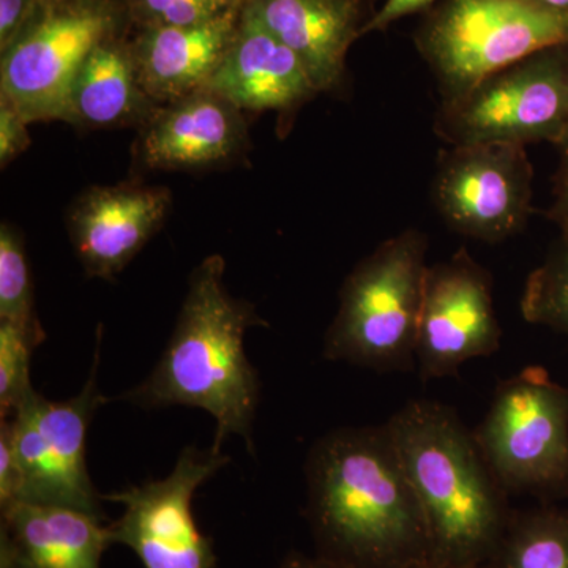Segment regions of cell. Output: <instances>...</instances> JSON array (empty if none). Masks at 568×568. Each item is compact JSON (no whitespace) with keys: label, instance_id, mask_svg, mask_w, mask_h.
I'll return each mask as SVG.
<instances>
[{"label":"cell","instance_id":"16","mask_svg":"<svg viewBox=\"0 0 568 568\" xmlns=\"http://www.w3.org/2000/svg\"><path fill=\"white\" fill-rule=\"evenodd\" d=\"M0 517V568H102L112 545L103 518L78 508L13 503Z\"/></svg>","mask_w":568,"mask_h":568},{"label":"cell","instance_id":"6","mask_svg":"<svg viewBox=\"0 0 568 568\" xmlns=\"http://www.w3.org/2000/svg\"><path fill=\"white\" fill-rule=\"evenodd\" d=\"M414 43L432 70L440 102L555 44L568 43V13L538 0H439Z\"/></svg>","mask_w":568,"mask_h":568},{"label":"cell","instance_id":"30","mask_svg":"<svg viewBox=\"0 0 568 568\" xmlns=\"http://www.w3.org/2000/svg\"><path fill=\"white\" fill-rule=\"evenodd\" d=\"M538 2L552 7V9L564 11V13H568V0H538Z\"/></svg>","mask_w":568,"mask_h":568},{"label":"cell","instance_id":"17","mask_svg":"<svg viewBox=\"0 0 568 568\" xmlns=\"http://www.w3.org/2000/svg\"><path fill=\"white\" fill-rule=\"evenodd\" d=\"M239 110L293 112L316 95L304 63L242 10L237 33L207 88Z\"/></svg>","mask_w":568,"mask_h":568},{"label":"cell","instance_id":"9","mask_svg":"<svg viewBox=\"0 0 568 568\" xmlns=\"http://www.w3.org/2000/svg\"><path fill=\"white\" fill-rule=\"evenodd\" d=\"M130 28L115 0H44L0 52V97L29 122L65 121L74 78L93 48Z\"/></svg>","mask_w":568,"mask_h":568},{"label":"cell","instance_id":"28","mask_svg":"<svg viewBox=\"0 0 568 568\" xmlns=\"http://www.w3.org/2000/svg\"><path fill=\"white\" fill-rule=\"evenodd\" d=\"M439 0H386L381 9H377L373 17L362 29V37L373 32H384L394 22L410 17V14L426 13L436 6Z\"/></svg>","mask_w":568,"mask_h":568},{"label":"cell","instance_id":"1","mask_svg":"<svg viewBox=\"0 0 568 568\" xmlns=\"http://www.w3.org/2000/svg\"><path fill=\"white\" fill-rule=\"evenodd\" d=\"M305 473L306 518L317 555L345 568L432 560L424 514L386 425L321 437Z\"/></svg>","mask_w":568,"mask_h":568},{"label":"cell","instance_id":"25","mask_svg":"<svg viewBox=\"0 0 568 568\" xmlns=\"http://www.w3.org/2000/svg\"><path fill=\"white\" fill-rule=\"evenodd\" d=\"M29 123L31 122L13 103L0 97V163L2 166L13 162L31 145Z\"/></svg>","mask_w":568,"mask_h":568},{"label":"cell","instance_id":"12","mask_svg":"<svg viewBox=\"0 0 568 568\" xmlns=\"http://www.w3.org/2000/svg\"><path fill=\"white\" fill-rule=\"evenodd\" d=\"M503 328L487 268L459 248L450 260L429 265L416 343L422 381L457 376L459 366L500 347Z\"/></svg>","mask_w":568,"mask_h":568},{"label":"cell","instance_id":"3","mask_svg":"<svg viewBox=\"0 0 568 568\" xmlns=\"http://www.w3.org/2000/svg\"><path fill=\"white\" fill-rule=\"evenodd\" d=\"M386 426L424 514L432 562L484 568L514 511L474 432L428 399L407 403Z\"/></svg>","mask_w":568,"mask_h":568},{"label":"cell","instance_id":"21","mask_svg":"<svg viewBox=\"0 0 568 568\" xmlns=\"http://www.w3.org/2000/svg\"><path fill=\"white\" fill-rule=\"evenodd\" d=\"M519 308L528 323L568 336V234H560L544 263L530 272Z\"/></svg>","mask_w":568,"mask_h":568},{"label":"cell","instance_id":"2","mask_svg":"<svg viewBox=\"0 0 568 568\" xmlns=\"http://www.w3.org/2000/svg\"><path fill=\"white\" fill-rule=\"evenodd\" d=\"M224 267L223 257L213 254L194 268L159 364L121 399L144 409L200 407L216 422L213 450L222 452L233 435L244 437L252 450L261 381L246 357L244 339L250 327L267 324L253 305L227 293Z\"/></svg>","mask_w":568,"mask_h":568},{"label":"cell","instance_id":"26","mask_svg":"<svg viewBox=\"0 0 568 568\" xmlns=\"http://www.w3.org/2000/svg\"><path fill=\"white\" fill-rule=\"evenodd\" d=\"M44 0H0V52L9 50L29 22L39 13Z\"/></svg>","mask_w":568,"mask_h":568},{"label":"cell","instance_id":"18","mask_svg":"<svg viewBox=\"0 0 568 568\" xmlns=\"http://www.w3.org/2000/svg\"><path fill=\"white\" fill-rule=\"evenodd\" d=\"M242 10L204 24L136 29L130 48L142 88L153 102L163 106L207 88L233 44Z\"/></svg>","mask_w":568,"mask_h":568},{"label":"cell","instance_id":"7","mask_svg":"<svg viewBox=\"0 0 568 568\" xmlns=\"http://www.w3.org/2000/svg\"><path fill=\"white\" fill-rule=\"evenodd\" d=\"M474 436L507 495H568V387L547 369L528 366L497 384Z\"/></svg>","mask_w":568,"mask_h":568},{"label":"cell","instance_id":"4","mask_svg":"<svg viewBox=\"0 0 568 568\" xmlns=\"http://www.w3.org/2000/svg\"><path fill=\"white\" fill-rule=\"evenodd\" d=\"M428 237L416 227L387 239L355 265L328 327L324 358L376 372L416 366Z\"/></svg>","mask_w":568,"mask_h":568},{"label":"cell","instance_id":"15","mask_svg":"<svg viewBox=\"0 0 568 568\" xmlns=\"http://www.w3.org/2000/svg\"><path fill=\"white\" fill-rule=\"evenodd\" d=\"M241 111L211 89L163 104L144 125L142 162L159 170H197L231 162L246 145Z\"/></svg>","mask_w":568,"mask_h":568},{"label":"cell","instance_id":"14","mask_svg":"<svg viewBox=\"0 0 568 568\" xmlns=\"http://www.w3.org/2000/svg\"><path fill=\"white\" fill-rule=\"evenodd\" d=\"M244 13L301 59L317 92L342 84L347 51L373 17L368 0H246Z\"/></svg>","mask_w":568,"mask_h":568},{"label":"cell","instance_id":"22","mask_svg":"<svg viewBox=\"0 0 568 568\" xmlns=\"http://www.w3.org/2000/svg\"><path fill=\"white\" fill-rule=\"evenodd\" d=\"M0 321L47 338L33 306V284L24 241L10 224L0 227Z\"/></svg>","mask_w":568,"mask_h":568},{"label":"cell","instance_id":"27","mask_svg":"<svg viewBox=\"0 0 568 568\" xmlns=\"http://www.w3.org/2000/svg\"><path fill=\"white\" fill-rule=\"evenodd\" d=\"M555 145L559 152V166L552 179V201L545 216L559 227L560 234H568V126Z\"/></svg>","mask_w":568,"mask_h":568},{"label":"cell","instance_id":"29","mask_svg":"<svg viewBox=\"0 0 568 568\" xmlns=\"http://www.w3.org/2000/svg\"><path fill=\"white\" fill-rule=\"evenodd\" d=\"M276 568H345L334 560L325 559L323 556L316 555L313 558L305 555H293L283 560Z\"/></svg>","mask_w":568,"mask_h":568},{"label":"cell","instance_id":"20","mask_svg":"<svg viewBox=\"0 0 568 568\" xmlns=\"http://www.w3.org/2000/svg\"><path fill=\"white\" fill-rule=\"evenodd\" d=\"M484 568H568V511H514Z\"/></svg>","mask_w":568,"mask_h":568},{"label":"cell","instance_id":"31","mask_svg":"<svg viewBox=\"0 0 568 568\" xmlns=\"http://www.w3.org/2000/svg\"><path fill=\"white\" fill-rule=\"evenodd\" d=\"M405 568H477V567H444L437 566V564L432 562V560H426V562L414 564V566L405 567Z\"/></svg>","mask_w":568,"mask_h":568},{"label":"cell","instance_id":"8","mask_svg":"<svg viewBox=\"0 0 568 568\" xmlns=\"http://www.w3.org/2000/svg\"><path fill=\"white\" fill-rule=\"evenodd\" d=\"M433 125L448 145L556 144L568 126V43L534 52L440 102Z\"/></svg>","mask_w":568,"mask_h":568},{"label":"cell","instance_id":"19","mask_svg":"<svg viewBox=\"0 0 568 568\" xmlns=\"http://www.w3.org/2000/svg\"><path fill=\"white\" fill-rule=\"evenodd\" d=\"M126 32L93 48L74 78L67 122L91 129L145 125L159 110L138 77Z\"/></svg>","mask_w":568,"mask_h":568},{"label":"cell","instance_id":"5","mask_svg":"<svg viewBox=\"0 0 568 568\" xmlns=\"http://www.w3.org/2000/svg\"><path fill=\"white\" fill-rule=\"evenodd\" d=\"M100 342L99 334L91 375L80 394L51 402L33 392L0 420V507L51 504L103 518V495L93 487L85 462L89 426L110 402L99 387Z\"/></svg>","mask_w":568,"mask_h":568},{"label":"cell","instance_id":"11","mask_svg":"<svg viewBox=\"0 0 568 568\" xmlns=\"http://www.w3.org/2000/svg\"><path fill=\"white\" fill-rule=\"evenodd\" d=\"M230 462L212 447H185L170 476L103 495L123 507L110 525L112 545L132 549L144 568H215L211 538L193 517V497Z\"/></svg>","mask_w":568,"mask_h":568},{"label":"cell","instance_id":"13","mask_svg":"<svg viewBox=\"0 0 568 568\" xmlns=\"http://www.w3.org/2000/svg\"><path fill=\"white\" fill-rule=\"evenodd\" d=\"M171 205L163 186H93L71 207V244L85 274L112 280L160 230Z\"/></svg>","mask_w":568,"mask_h":568},{"label":"cell","instance_id":"23","mask_svg":"<svg viewBox=\"0 0 568 568\" xmlns=\"http://www.w3.org/2000/svg\"><path fill=\"white\" fill-rule=\"evenodd\" d=\"M44 342L20 325L0 321V420L9 418L33 394V351Z\"/></svg>","mask_w":568,"mask_h":568},{"label":"cell","instance_id":"24","mask_svg":"<svg viewBox=\"0 0 568 568\" xmlns=\"http://www.w3.org/2000/svg\"><path fill=\"white\" fill-rule=\"evenodd\" d=\"M136 29L185 28L244 9L246 0H115Z\"/></svg>","mask_w":568,"mask_h":568},{"label":"cell","instance_id":"10","mask_svg":"<svg viewBox=\"0 0 568 568\" xmlns=\"http://www.w3.org/2000/svg\"><path fill=\"white\" fill-rule=\"evenodd\" d=\"M532 182L525 145H448L437 159L433 203L455 233L499 244L528 226L534 213Z\"/></svg>","mask_w":568,"mask_h":568}]
</instances>
